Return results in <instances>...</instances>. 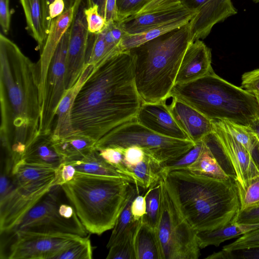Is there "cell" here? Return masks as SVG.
Wrapping results in <instances>:
<instances>
[{
  "instance_id": "cell-30",
  "label": "cell",
  "mask_w": 259,
  "mask_h": 259,
  "mask_svg": "<svg viewBox=\"0 0 259 259\" xmlns=\"http://www.w3.org/2000/svg\"><path fill=\"white\" fill-rule=\"evenodd\" d=\"M136 259H161L155 231L142 221L135 239Z\"/></svg>"
},
{
  "instance_id": "cell-26",
  "label": "cell",
  "mask_w": 259,
  "mask_h": 259,
  "mask_svg": "<svg viewBox=\"0 0 259 259\" xmlns=\"http://www.w3.org/2000/svg\"><path fill=\"white\" fill-rule=\"evenodd\" d=\"M162 166L159 162L145 153L141 162L134 166L126 167V175L132 183L148 189L161 179L159 170Z\"/></svg>"
},
{
  "instance_id": "cell-32",
  "label": "cell",
  "mask_w": 259,
  "mask_h": 259,
  "mask_svg": "<svg viewBox=\"0 0 259 259\" xmlns=\"http://www.w3.org/2000/svg\"><path fill=\"white\" fill-rule=\"evenodd\" d=\"M226 128L249 152L259 167V141L249 126L227 120H221Z\"/></svg>"
},
{
  "instance_id": "cell-57",
  "label": "cell",
  "mask_w": 259,
  "mask_h": 259,
  "mask_svg": "<svg viewBox=\"0 0 259 259\" xmlns=\"http://www.w3.org/2000/svg\"><path fill=\"white\" fill-rule=\"evenodd\" d=\"M254 95H255L256 97V98H257V99L259 101V93L254 94Z\"/></svg>"
},
{
  "instance_id": "cell-2",
  "label": "cell",
  "mask_w": 259,
  "mask_h": 259,
  "mask_svg": "<svg viewBox=\"0 0 259 259\" xmlns=\"http://www.w3.org/2000/svg\"><path fill=\"white\" fill-rule=\"evenodd\" d=\"M39 86L37 63L1 33V144L13 165L39 134Z\"/></svg>"
},
{
  "instance_id": "cell-13",
  "label": "cell",
  "mask_w": 259,
  "mask_h": 259,
  "mask_svg": "<svg viewBox=\"0 0 259 259\" xmlns=\"http://www.w3.org/2000/svg\"><path fill=\"white\" fill-rule=\"evenodd\" d=\"M185 8L197 11L189 22L193 41L205 38L213 26L237 13L231 0H180Z\"/></svg>"
},
{
  "instance_id": "cell-46",
  "label": "cell",
  "mask_w": 259,
  "mask_h": 259,
  "mask_svg": "<svg viewBox=\"0 0 259 259\" xmlns=\"http://www.w3.org/2000/svg\"><path fill=\"white\" fill-rule=\"evenodd\" d=\"M241 87L253 95L259 93V68L242 75Z\"/></svg>"
},
{
  "instance_id": "cell-41",
  "label": "cell",
  "mask_w": 259,
  "mask_h": 259,
  "mask_svg": "<svg viewBox=\"0 0 259 259\" xmlns=\"http://www.w3.org/2000/svg\"><path fill=\"white\" fill-rule=\"evenodd\" d=\"M124 149L119 147H107L97 150L105 160L126 176V166L123 163Z\"/></svg>"
},
{
  "instance_id": "cell-53",
  "label": "cell",
  "mask_w": 259,
  "mask_h": 259,
  "mask_svg": "<svg viewBox=\"0 0 259 259\" xmlns=\"http://www.w3.org/2000/svg\"><path fill=\"white\" fill-rule=\"evenodd\" d=\"M207 259H231L234 258V254L232 251H229L224 249L214 252L212 254L207 256Z\"/></svg>"
},
{
  "instance_id": "cell-47",
  "label": "cell",
  "mask_w": 259,
  "mask_h": 259,
  "mask_svg": "<svg viewBox=\"0 0 259 259\" xmlns=\"http://www.w3.org/2000/svg\"><path fill=\"white\" fill-rule=\"evenodd\" d=\"M179 3H180V0H147L141 10L132 16H139L162 10Z\"/></svg>"
},
{
  "instance_id": "cell-35",
  "label": "cell",
  "mask_w": 259,
  "mask_h": 259,
  "mask_svg": "<svg viewBox=\"0 0 259 259\" xmlns=\"http://www.w3.org/2000/svg\"><path fill=\"white\" fill-rule=\"evenodd\" d=\"M204 146L203 140L198 141L195 146L186 153L169 163L163 165L159 170L161 179H164L173 171L186 170L198 157Z\"/></svg>"
},
{
  "instance_id": "cell-28",
  "label": "cell",
  "mask_w": 259,
  "mask_h": 259,
  "mask_svg": "<svg viewBox=\"0 0 259 259\" xmlns=\"http://www.w3.org/2000/svg\"><path fill=\"white\" fill-rule=\"evenodd\" d=\"M54 146L64 161L77 159L94 149L96 142L87 137L73 135L54 140Z\"/></svg>"
},
{
  "instance_id": "cell-22",
  "label": "cell",
  "mask_w": 259,
  "mask_h": 259,
  "mask_svg": "<svg viewBox=\"0 0 259 259\" xmlns=\"http://www.w3.org/2000/svg\"><path fill=\"white\" fill-rule=\"evenodd\" d=\"M256 228L255 223L239 224L232 221L212 230L198 232L196 236L200 249L210 245L218 247L227 240L240 237Z\"/></svg>"
},
{
  "instance_id": "cell-4",
  "label": "cell",
  "mask_w": 259,
  "mask_h": 259,
  "mask_svg": "<svg viewBox=\"0 0 259 259\" xmlns=\"http://www.w3.org/2000/svg\"><path fill=\"white\" fill-rule=\"evenodd\" d=\"M192 42L188 22L129 51L143 102H163L170 97L184 55Z\"/></svg>"
},
{
  "instance_id": "cell-38",
  "label": "cell",
  "mask_w": 259,
  "mask_h": 259,
  "mask_svg": "<svg viewBox=\"0 0 259 259\" xmlns=\"http://www.w3.org/2000/svg\"><path fill=\"white\" fill-rule=\"evenodd\" d=\"M108 52L109 54L121 52L120 50L121 42L126 32L118 21L107 22L105 29L102 31Z\"/></svg>"
},
{
  "instance_id": "cell-56",
  "label": "cell",
  "mask_w": 259,
  "mask_h": 259,
  "mask_svg": "<svg viewBox=\"0 0 259 259\" xmlns=\"http://www.w3.org/2000/svg\"><path fill=\"white\" fill-rule=\"evenodd\" d=\"M55 0H48V2L49 4V6L50 4H51L52 2H53Z\"/></svg>"
},
{
  "instance_id": "cell-50",
  "label": "cell",
  "mask_w": 259,
  "mask_h": 259,
  "mask_svg": "<svg viewBox=\"0 0 259 259\" xmlns=\"http://www.w3.org/2000/svg\"><path fill=\"white\" fill-rule=\"evenodd\" d=\"M11 13L9 0H0V24L3 31L8 34L10 28Z\"/></svg>"
},
{
  "instance_id": "cell-15",
  "label": "cell",
  "mask_w": 259,
  "mask_h": 259,
  "mask_svg": "<svg viewBox=\"0 0 259 259\" xmlns=\"http://www.w3.org/2000/svg\"><path fill=\"white\" fill-rule=\"evenodd\" d=\"M135 119L143 126L162 136L191 140L174 119L165 101L143 102Z\"/></svg>"
},
{
  "instance_id": "cell-24",
  "label": "cell",
  "mask_w": 259,
  "mask_h": 259,
  "mask_svg": "<svg viewBox=\"0 0 259 259\" xmlns=\"http://www.w3.org/2000/svg\"><path fill=\"white\" fill-rule=\"evenodd\" d=\"M55 170L51 165L21 159L13 166L12 174L17 185H25L55 179Z\"/></svg>"
},
{
  "instance_id": "cell-44",
  "label": "cell",
  "mask_w": 259,
  "mask_h": 259,
  "mask_svg": "<svg viewBox=\"0 0 259 259\" xmlns=\"http://www.w3.org/2000/svg\"><path fill=\"white\" fill-rule=\"evenodd\" d=\"M76 172L75 167L72 164L65 161H63L56 168L53 186H61L71 181Z\"/></svg>"
},
{
  "instance_id": "cell-16",
  "label": "cell",
  "mask_w": 259,
  "mask_h": 259,
  "mask_svg": "<svg viewBox=\"0 0 259 259\" xmlns=\"http://www.w3.org/2000/svg\"><path fill=\"white\" fill-rule=\"evenodd\" d=\"M197 13V11L185 8L180 2L162 10L131 16L120 22L126 33L135 34L181 18H193Z\"/></svg>"
},
{
  "instance_id": "cell-19",
  "label": "cell",
  "mask_w": 259,
  "mask_h": 259,
  "mask_svg": "<svg viewBox=\"0 0 259 259\" xmlns=\"http://www.w3.org/2000/svg\"><path fill=\"white\" fill-rule=\"evenodd\" d=\"M25 14L26 29L37 44L40 52L46 41L51 21L48 0H20Z\"/></svg>"
},
{
  "instance_id": "cell-8",
  "label": "cell",
  "mask_w": 259,
  "mask_h": 259,
  "mask_svg": "<svg viewBox=\"0 0 259 259\" xmlns=\"http://www.w3.org/2000/svg\"><path fill=\"white\" fill-rule=\"evenodd\" d=\"M195 143L169 138L158 134L139 123L135 119L114 128L97 141L96 149L107 147L125 149L137 146L162 165L186 153Z\"/></svg>"
},
{
  "instance_id": "cell-6",
  "label": "cell",
  "mask_w": 259,
  "mask_h": 259,
  "mask_svg": "<svg viewBox=\"0 0 259 259\" xmlns=\"http://www.w3.org/2000/svg\"><path fill=\"white\" fill-rule=\"evenodd\" d=\"M170 97L186 103L211 120L249 126L259 117L256 97L221 78L213 70L195 80L175 84Z\"/></svg>"
},
{
  "instance_id": "cell-5",
  "label": "cell",
  "mask_w": 259,
  "mask_h": 259,
  "mask_svg": "<svg viewBox=\"0 0 259 259\" xmlns=\"http://www.w3.org/2000/svg\"><path fill=\"white\" fill-rule=\"evenodd\" d=\"M131 183L123 178L76 172L61 187L88 232L100 235L113 228Z\"/></svg>"
},
{
  "instance_id": "cell-29",
  "label": "cell",
  "mask_w": 259,
  "mask_h": 259,
  "mask_svg": "<svg viewBox=\"0 0 259 259\" xmlns=\"http://www.w3.org/2000/svg\"><path fill=\"white\" fill-rule=\"evenodd\" d=\"M186 170L216 180L225 181L230 178L204 143L197 158Z\"/></svg>"
},
{
  "instance_id": "cell-33",
  "label": "cell",
  "mask_w": 259,
  "mask_h": 259,
  "mask_svg": "<svg viewBox=\"0 0 259 259\" xmlns=\"http://www.w3.org/2000/svg\"><path fill=\"white\" fill-rule=\"evenodd\" d=\"M139 194V186H134L131 185L126 202L112 229V232L107 244V248L109 249L115 244L130 226L136 221L132 215L131 205L135 197Z\"/></svg>"
},
{
  "instance_id": "cell-21",
  "label": "cell",
  "mask_w": 259,
  "mask_h": 259,
  "mask_svg": "<svg viewBox=\"0 0 259 259\" xmlns=\"http://www.w3.org/2000/svg\"><path fill=\"white\" fill-rule=\"evenodd\" d=\"M21 159L55 168L64 161L55 148L52 132L39 134L27 147Z\"/></svg>"
},
{
  "instance_id": "cell-42",
  "label": "cell",
  "mask_w": 259,
  "mask_h": 259,
  "mask_svg": "<svg viewBox=\"0 0 259 259\" xmlns=\"http://www.w3.org/2000/svg\"><path fill=\"white\" fill-rule=\"evenodd\" d=\"M258 247L259 228L243 234L233 242L225 245L223 249L234 251Z\"/></svg>"
},
{
  "instance_id": "cell-17",
  "label": "cell",
  "mask_w": 259,
  "mask_h": 259,
  "mask_svg": "<svg viewBox=\"0 0 259 259\" xmlns=\"http://www.w3.org/2000/svg\"><path fill=\"white\" fill-rule=\"evenodd\" d=\"M212 70L210 49L200 39L196 40L189 45L184 55L175 84L195 80Z\"/></svg>"
},
{
  "instance_id": "cell-14",
  "label": "cell",
  "mask_w": 259,
  "mask_h": 259,
  "mask_svg": "<svg viewBox=\"0 0 259 259\" xmlns=\"http://www.w3.org/2000/svg\"><path fill=\"white\" fill-rule=\"evenodd\" d=\"M84 9V8L80 5L71 26L65 74L66 90L75 85L85 67L90 32Z\"/></svg>"
},
{
  "instance_id": "cell-12",
  "label": "cell",
  "mask_w": 259,
  "mask_h": 259,
  "mask_svg": "<svg viewBox=\"0 0 259 259\" xmlns=\"http://www.w3.org/2000/svg\"><path fill=\"white\" fill-rule=\"evenodd\" d=\"M55 179L18 185L0 201L1 234L11 233L25 214L54 187Z\"/></svg>"
},
{
  "instance_id": "cell-40",
  "label": "cell",
  "mask_w": 259,
  "mask_h": 259,
  "mask_svg": "<svg viewBox=\"0 0 259 259\" xmlns=\"http://www.w3.org/2000/svg\"><path fill=\"white\" fill-rule=\"evenodd\" d=\"M238 194L240 211L259 206V175L254 177L245 189Z\"/></svg>"
},
{
  "instance_id": "cell-52",
  "label": "cell",
  "mask_w": 259,
  "mask_h": 259,
  "mask_svg": "<svg viewBox=\"0 0 259 259\" xmlns=\"http://www.w3.org/2000/svg\"><path fill=\"white\" fill-rule=\"evenodd\" d=\"M234 258L259 259V247L232 251Z\"/></svg>"
},
{
  "instance_id": "cell-43",
  "label": "cell",
  "mask_w": 259,
  "mask_h": 259,
  "mask_svg": "<svg viewBox=\"0 0 259 259\" xmlns=\"http://www.w3.org/2000/svg\"><path fill=\"white\" fill-rule=\"evenodd\" d=\"M147 0H116L118 20L121 22L138 13Z\"/></svg>"
},
{
  "instance_id": "cell-55",
  "label": "cell",
  "mask_w": 259,
  "mask_h": 259,
  "mask_svg": "<svg viewBox=\"0 0 259 259\" xmlns=\"http://www.w3.org/2000/svg\"><path fill=\"white\" fill-rule=\"evenodd\" d=\"M99 6V13L105 18L106 0H91Z\"/></svg>"
},
{
  "instance_id": "cell-1",
  "label": "cell",
  "mask_w": 259,
  "mask_h": 259,
  "mask_svg": "<svg viewBox=\"0 0 259 259\" xmlns=\"http://www.w3.org/2000/svg\"><path fill=\"white\" fill-rule=\"evenodd\" d=\"M80 78L71 111L73 135L97 142L136 118L143 101L129 51L112 54L95 65H85Z\"/></svg>"
},
{
  "instance_id": "cell-3",
  "label": "cell",
  "mask_w": 259,
  "mask_h": 259,
  "mask_svg": "<svg viewBox=\"0 0 259 259\" xmlns=\"http://www.w3.org/2000/svg\"><path fill=\"white\" fill-rule=\"evenodd\" d=\"M163 180L179 211L196 233L222 227L240 211L238 188L231 178L219 180L179 170Z\"/></svg>"
},
{
  "instance_id": "cell-27",
  "label": "cell",
  "mask_w": 259,
  "mask_h": 259,
  "mask_svg": "<svg viewBox=\"0 0 259 259\" xmlns=\"http://www.w3.org/2000/svg\"><path fill=\"white\" fill-rule=\"evenodd\" d=\"M192 18H181L138 33H126L120 46V51H128L162 34L178 29L189 22Z\"/></svg>"
},
{
  "instance_id": "cell-37",
  "label": "cell",
  "mask_w": 259,
  "mask_h": 259,
  "mask_svg": "<svg viewBox=\"0 0 259 259\" xmlns=\"http://www.w3.org/2000/svg\"><path fill=\"white\" fill-rule=\"evenodd\" d=\"M93 247L89 236L80 239L57 254L56 259H92Z\"/></svg>"
},
{
  "instance_id": "cell-23",
  "label": "cell",
  "mask_w": 259,
  "mask_h": 259,
  "mask_svg": "<svg viewBox=\"0 0 259 259\" xmlns=\"http://www.w3.org/2000/svg\"><path fill=\"white\" fill-rule=\"evenodd\" d=\"M72 164L77 172L98 176L118 177L130 179L119 172L100 155L95 148L84 155L70 161H65Z\"/></svg>"
},
{
  "instance_id": "cell-58",
  "label": "cell",
  "mask_w": 259,
  "mask_h": 259,
  "mask_svg": "<svg viewBox=\"0 0 259 259\" xmlns=\"http://www.w3.org/2000/svg\"><path fill=\"white\" fill-rule=\"evenodd\" d=\"M252 1H253L255 3L259 2V0H252Z\"/></svg>"
},
{
  "instance_id": "cell-7",
  "label": "cell",
  "mask_w": 259,
  "mask_h": 259,
  "mask_svg": "<svg viewBox=\"0 0 259 259\" xmlns=\"http://www.w3.org/2000/svg\"><path fill=\"white\" fill-rule=\"evenodd\" d=\"M160 208L155 233L161 259H197L196 232L179 211L164 180H160Z\"/></svg>"
},
{
  "instance_id": "cell-31",
  "label": "cell",
  "mask_w": 259,
  "mask_h": 259,
  "mask_svg": "<svg viewBox=\"0 0 259 259\" xmlns=\"http://www.w3.org/2000/svg\"><path fill=\"white\" fill-rule=\"evenodd\" d=\"M142 218L139 221H135L120 239L109 248L106 258L136 259L135 239Z\"/></svg>"
},
{
  "instance_id": "cell-39",
  "label": "cell",
  "mask_w": 259,
  "mask_h": 259,
  "mask_svg": "<svg viewBox=\"0 0 259 259\" xmlns=\"http://www.w3.org/2000/svg\"><path fill=\"white\" fill-rule=\"evenodd\" d=\"M89 6L84 9L88 29L90 34L101 33L106 27L107 22L99 12V6L91 0H87Z\"/></svg>"
},
{
  "instance_id": "cell-36",
  "label": "cell",
  "mask_w": 259,
  "mask_h": 259,
  "mask_svg": "<svg viewBox=\"0 0 259 259\" xmlns=\"http://www.w3.org/2000/svg\"><path fill=\"white\" fill-rule=\"evenodd\" d=\"M111 54L108 52L107 45L102 32L96 34L90 33L85 65H95Z\"/></svg>"
},
{
  "instance_id": "cell-10",
  "label": "cell",
  "mask_w": 259,
  "mask_h": 259,
  "mask_svg": "<svg viewBox=\"0 0 259 259\" xmlns=\"http://www.w3.org/2000/svg\"><path fill=\"white\" fill-rule=\"evenodd\" d=\"M212 132L202 140L224 171L233 179L238 193L259 175V167L247 149L228 131L221 120H212Z\"/></svg>"
},
{
  "instance_id": "cell-54",
  "label": "cell",
  "mask_w": 259,
  "mask_h": 259,
  "mask_svg": "<svg viewBox=\"0 0 259 259\" xmlns=\"http://www.w3.org/2000/svg\"><path fill=\"white\" fill-rule=\"evenodd\" d=\"M249 126L253 130L259 141V117L254 119Z\"/></svg>"
},
{
  "instance_id": "cell-51",
  "label": "cell",
  "mask_w": 259,
  "mask_h": 259,
  "mask_svg": "<svg viewBox=\"0 0 259 259\" xmlns=\"http://www.w3.org/2000/svg\"><path fill=\"white\" fill-rule=\"evenodd\" d=\"M66 11V5L64 0H55L49 5V18L52 20L61 15Z\"/></svg>"
},
{
  "instance_id": "cell-18",
  "label": "cell",
  "mask_w": 259,
  "mask_h": 259,
  "mask_svg": "<svg viewBox=\"0 0 259 259\" xmlns=\"http://www.w3.org/2000/svg\"><path fill=\"white\" fill-rule=\"evenodd\" d=\"M168 108L179 126L194 143L212 132V120L183 101L172 98Z\"/></svg>"
},
{
  "instance_id": "cell-48",
  "label": "cell",
  "mask_w": 259,
  "mask_h": 259,
  "mask_svg": "<svg viewBox=\"0 0 259 259\" xmlns=\"http://www.w3.org/2000/svg\"><path fill=\"white\" fill-rule=\"evenodd\" d=\"M233 221L239 224L259 222V206L239 211Z\"/></svg>"
},
{
  "instance_id": "cell-49",
  "label": "cell",
  "mask_w": 259,
  "mask_h": 259,
  "mask_svg": "<svg viewBox=\"0 0 259 259\" xmlns=\"http://www.w3.org/2000/svg\"><path fill=\"white\" fill-rule=\"evenodd\" d=\"M146 193L144 195H137L133 200L131 210L135 221L140 220L146 213Z\"/></svg>"
},
{
  "instance_id": "cell-11",
  "label": "cell",
  "mask_w": 259,
  "mask_h": 259,
  "mask_svg": "<svg viewBox=\"0 0 259 259\" xmlns=\"http://www.w3.org/2000/svg\"><path fill=\"white\" fill-rule=\"evenodd\" d=\"M9 259H55L81 236L63 233H42L24 230L13 232Z\"/></svg>"
},
{
  "instance_id": "cell-20",
  "label": "cell",
  "mask_w": 259,
  "mask_h": 259,
  "mask_svg": "<svg viewBox=\"0 0 259 259\" xmlns=\"http://www.w3.org/2000/svg\"><path fill=\"white\" fill-rule=\"evenodd\" d=\"M82 0L75 4L59 16L52 20L49 33L37 64L39 67L46 65L51 60L64 34L69 29L77 13Z\"/></svg>"
},
{
  "instance_id": "cell-45",
  "label": "cell",
  "mask_w": 259,
  "mask_h": 259,
  "mask_svg": "<svg viewBox=\"0 0 259 259\" xmlns=\"http://www.w3.org/2000/svg\"><path fill=\"white\" fill-rule=\"evenodd\" d=\"M145 156V153L141 147L129 146L124 149L123 163L126 167L134 166L141 162Z\"/></svg>"
},
{
  "instance_id": "cell-25",
  "label": "cell",
  "mask_w": 259,
  "mask_h": 259,
  "mask_svg": "<svg viewBox=\"0 0 259 259\" xmlns=\"http://www.w3.org/2000/svg\"><path fill=\"white\" fill-rule=\"evenodd\" d=\"M80 84L79 77L75 85L66 91L58 105L55 114L56 119L52 131L54 140L66 138L73 135L71 111L74 97Z\"/></svg>"
},
{
  "instance_id": "cell-9",
  "label": "cell",
  "mask_w": 259,
  "mask_h": 259,
  "mask_svg": "<svg viewBox=\"0 0 259 259\" xmlns=\"http://www.w3.org/2000/svg\"><path fill=\"white\" fill-rule=\"evenodd\" d=\"M61 190V186H54L25 214L11 233L24 230L87 236L88 232L73 206L69 201H62L60 194Z\"/></svg>"
},
{
  "instance_id": "cell-34",
  "label": "cell",
  "mask_w": 259,
  "mask_h": 259,
  "mask_svg": "<svg viewBox=\"0 0 259 259\" xmlns=\"http://www.w3.org/2000/svg\"><path fill=\"white\" fill-rule=\"evenodd\" d=\"M146 194V213L143 217L142 220L155 231L160 214L161 197L160 180L148 189Z\"/></svg>"
}]
</instances>
